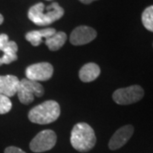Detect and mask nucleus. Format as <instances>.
Wrapping results in <instances>:
<instances>
[{"instance_id": "f257e3e1", "label": "nucleus", "mask_w": 153, "mask_h": 153, "mask_svg": "<svg viewBox=\"0 0 153 153\" xmlns=\"http://www.w3.org/2000/svg\"><path fill=\"white\" fill-rule=\"evenodd\" d=\"M27 16L29 20L37 26L45 27L60 20L64 16V10L55 2L47 7L43 3H38L29 9Z\"/></svg>"}, {"instance_id": "f03ea898", "label": "nucleus", "mask_w": 153, "mask_h": 153, "mask_svg": "<svg viewBox=\"0 0 153 153\" xmlns=\"http://www.w3.org/2000/svg\"><path fill=\"white\" fill-rule=\"evenodd\" d=\"M96 136L94 129L86 123H79L73 127L71 134L72 147L80 152H87L95 146Z\"/></svg>"}, {"instance_id": "7ed1b4c3", "label": "nucleus", "mask_w": 153, "mask_h": 153, "mask_svg": "<svg viewBox=\"0 0 153 153\" xmlns=\"http://www.w3.org/2000/svg\"><path fill=\"white\" fill-rule=\"evenodd\" d=\"M60 114V105L55 100H47L33 107L28 113V118L33 123L49 124L57 120Z\"/></svg>"}, {"instance_id": "20e7f679", "label": "nucleus", "mask_w": 153, "mask_h": 153, "mask_svg": "<svg viewBox=\"0 0 153 153\" xmlns=\"http://www.w3.org/2000/svg\"><path fill=\"white\" fill-rule=\"evenodd\" d=\"M16 94L21 103L29 105L33 102L35 96L41 97L44 95V88L41 83L26 77L20 81Z\"/></svg>"}, {"instance_id": "39448f33", "label": "nucleus", "mask_w": 153, "mask_h": 153, "mask_svg": "<svg viewBox=\"0 0 153 153\" xmlns=\"http://www.w3.org/2000/svg\"><path fill=\"white\" fill-rule=\"evenodd\" d=\"M144 89L140 85L118 88L112 94V99L118 105H130L140 101L144 96Z\"/></svg>"}, {"instance_id": "423d86ee", "label": "nucleus", "mask_w": 153, "mask_h": 153, "mask_svg": "<svg viewBox=\"0 0 153 153\" xmlns=\"http://www.w3.org/2000/svg\"><path fill=\"white\" fill-rule=\"evenodd\" d=\"M57 137L51 129L39 132L30 143V149L33 152H44L51 150L56 144Z\"/></svg>"}, {"instance_id": "0eeeda50", "label": "nucleus", "mask_w": 153, "mask_h": 153, "mask_svg": "<svg viewBox=\"0 0 153 153\" xmlns=\"http://www.w3.org/2000/svg\"><path fill=\"white\" fill-rule=\"evenodd\" d=\"M54 72V68L49 62H39L29 66L26 70V76L27 79L40 82L49 80Z\"/></svg>"}, {"instance_id": "6e6552de", "label": "nucleus", "mask_w": 153, "mask_h": 153, "mask_svg": "<svg viewBox=\"0 0 153 153\" xmlns=\"http://www.w3.org/2000/svg\"><path fill=\"white\" fill-rule=\"evenodd\" d=\"M97 36L96 31L87 26H80L76 27L71 33L70 42L73 45H83L93 41Z\"/></svg>"}, {"instance_id": "1a4fd4ad", "label": "nucleus", "mask_w": 153, "mask_h": 153, "mask_svg": "<svg viewBox=\"0 0 153 153\" xmlns=\"http://www.w3.org/2000/svg\"><path fill=\"white\" fill-rule=\"evenodd\" d=\"M134 134V127L132 125H125L115 132L110 140L108 146L111 150L115 151L123 146L128 142Z\"/></svg>"}, {"instance_id": "9d476101", "label": "nucleus", "mask_w": 153, "mask_h": 153, "mask_svg": "<svg viewBox=\"0 0 153 153\" xmlns=\"http://www.w3.org/2000/svg\"><path fill=\"white\" fill-rule=\"evenodd\" d=\"M20 80L14 75L0 76V94L7 97L14 96L17 93Z\"/></svg>"}, {"instance_id": "9b49d317", "label": "nucleus", "mask_w": 153, "mask_h": 153, "mask_svg": "<svg viewBox=\"0 0 153 153\" xmlns=\"http://www.w3.org/2000/svg\"><path fill=\"white\" fill-rule=\"evenodd\" d=\"M56 33L55 28H44L38 31H31L26 34V39L33 46H38L42 43L43 38H50Z\"/></svg>"}, {"instance_id": "f8f14e48", "label": "nucleus", "mask_w": 153, "mask_h": 153, "mask_svg": "<svg viewBox=\"0 0 153 153\" xmlns=\"http://www.w3.org/2000/svg\"><path fill=\"white\" fill-rule=\"evenodd\" d=\"M100 74V66L95 63H87L79 71V78L84 82H92L95 80Z\"/></svg>"}, {"instance_id": "ddd939ff", "label": "nucleus", "mask_w": 153, "mask_h": 153, "mask_svg": "<svg viewBox=\"0 0 153 153\" xmlns=\"http://www.w3.org/2000/svg\"><path fill=\"white\" fill-rule=\"evenodd\" d=\"M0 51L3 52V55L0 56V66L4 64H10L11 62L18 59L16 55L18 46L14 41H9V43L4 48L0 49Z\"/></svg>"}, {"instance_id": "4468645a", "label": "nucleus", "mask_w": 153, "mask_h": 153, "mask_svg": "<svg viewBox=\"0 0 153 153\" xmlns=\"http://www.w3.org/2000/svg\"><path fill=\"white\" fill-rule=\"evenodd\" d=\"M66 39L67 37L66 33L63 32H56L53 36L45 39V44L48 46L49 50L56 51L65 44Z\"/></svg>"}, {"instance_id": "2eb2a0df", "label": "nucleus", "mask_w": 153, "mask_h": 153, "mask_svg": "<svg viewBox=\"0 0 153 153\" xmlns=\"http://www.w3.org/2000/svg\"><path fill=\"white\" fill-rule=\"evenodd\" d=\"M141 20L145 28L153 33V5L149 6L143 11Z\"/></svg>"}, {"instance_id": "dca6fc26", "label": "nucleus", "mask_w": 153, "mask_h": 153, "mask_svg": "<svg viewBox=\"0 0 153 153\" xmlns=\"http://www.w3.org/2000/svg\"><path fill=\"white\" fill-rule=\"evenodd\" d=\"M12 103L9 97L0 94V114L8 113L11 110Z\"/></svg>"}, {"instance_id": "f3484780", "label": "nucleus", "mask_w": 153, "mask_h": 153, "mask_svg": "<svg viewBox=\"0 0 153 153\" xmlns=\"http://www.w3.org/2000/svg\"><path fill=\"white\" fill-rule=\"evenodd\" d=\"M9 37L8 35H6L4 33H2L0 34V49L2 48H4L6 44L9 43Z\"/></svg>"}, {"instance_id": "a211bd4d", "label": "nucleus", "mask_w": 153, "mask_h": 153, "mask_svg": "<svg viewBox=\"0 0 153 153\" xmlns=\"http://www.w3.org/2000/svg\"><path fill=\"white\" fill-rule=\"evenodd\" d=\"M4 153H26L20 148L16 146H9L4 150Z\"/></svg>"}, {"instance_id": "6ab92c4d", "label": "nucleus", "mask_w": 153, "mask_h": 153, "mask_svg": "<svg viewBox=\"0 0 153 153\" xmlns=\"http://www.w3.org/2000/svg\"><path fill=\"white\" fill-rule=\"evenodd\" d=\"M81 3L84 4H91L92 2L95 1V0H79Z\"/></svg>"}, {"instance_id": "aec40b11", "label": "nucleus", "mask_w": 153, "mask_h": 153, "mask_svg": "<svg viewBox=\"0 0 153 153\" xmlns=\"http://www.w3.org/2000/svg\"><path fill=\"white\" fill-rule=\"evenodd\" d=\"M4 22V16L0 14V25Z\"/></svg>"}]
</instances>
